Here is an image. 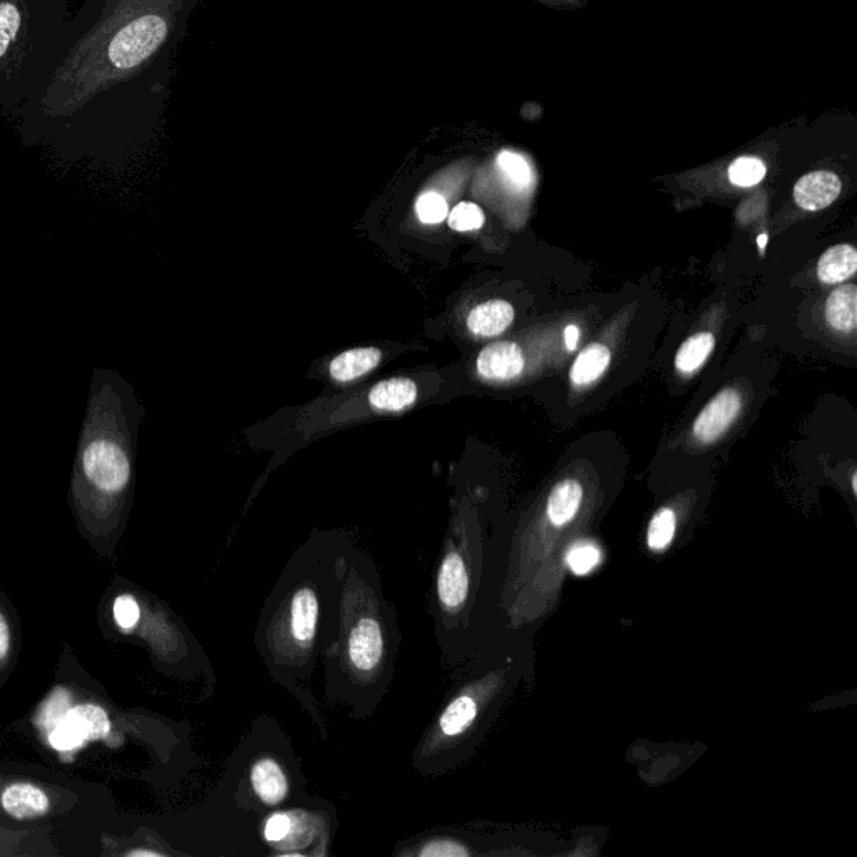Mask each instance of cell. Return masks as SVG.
Wrapping results in <instances>:
<instances>
[{
	"label": "cell",
	"mask_w": 857,
	"mask_h": 857,
	"mask_svg": "<svg viewBox=\"0 0 857 857\" xmlns=\"http://www.w3.org/2000/svg\"><path fill=\"white\" fill-rule=\"evenodd\" d=\"M767 233H760L759 237H757V245H759L760 253L765 252V247H767Z\"/></svg>",
	"instance_id": "cell-32"
},
{
	"label": "cell",
	"mask_w": 857,
	"mask_h": 857,
	"mask_svg": "<svg viewBox=\"0 0 857 857\" xmlns=\"http://www.w3.org/2000/svg\"><path fill=\"white\" fill-rule=\"evenodd\" d=\"M566 349L575 350L580 342V329L576 325H568L565 330Z\"/></svg>",
	"instance_id": "cell-31"
},
{
	"label": "cell",
	"mask_w": 857,
	"mask_h": 857,
	"mask_svg": "<svg viewBox=\"0 0 857 857\" xmlns=\"http://www.w3.org/2000/svg\"><path fill=\"white\" fill-rule=\"evenodd\" d=\"M714 347L715 337L710 332H698L688 337L675 355V367L682 374H693L707 362Z\"/></svg>",
	"instance_id": "cell-20"
},
{
	"label": "cell",
	"mask_w": 857,
	"mask_h": 857,
	"mask_svg": "<svg viewBox=\"0 0 857 857\" xmlns=\"http://www.w3.org/2000/svg\"><path fill=\"white\" fill-rule=\"evenodd\" d=\"M857 270V252L852 245H836L822 253L817 263V277L822 283L836 285L851 278Z\"/></svg>",
	"instance_id": "cell-16"
},
{
	"label": "cell",
	"mask_w": 857,
	"mask_h": 857,
	"mask_svg": "<svg viewBox=\"0 0 857 857\" xmlns=\"http://www.w3.org/2000/svg\"><path fill=\"white\" fill-rule=\"evenodd\" d=\"M384 655V633L380 621L370 615L357 616L345 642V657L350 670L359 677H370L379 672Z\"/></svg>",
	"instance_id": "cell-4"
},
{
	"label": "cell",
	"mask_w": 857,
	"mask_h": 857,
	"mask_svg": "<svg viewBox=\"0 0 857 857\" xmlns=\"http://www.w3.org/2000/svg\"><path fill=\"white\" fill-rule=\"evenodd\" d=\"M320 603L312 586H300L283 610L277 642L288 655H303L314 645L319 627Z\"/></svg>",
	"instance_id": "cell-3"
},
{
	"label": "cell",
	"mask_w": 857,
	"mask_h": 857,
	"mask_svg": "<svg viewBox=\"0 0 857 857\" xmlns=\"http://www.w3.org/2000/svg\"><path fill=\"white\" fill-rule=\"evenodd\" d=\"M478 717V704L471 695H459L447 705L437 720V735L454 739L464 734Z\"/></svg>",
	"instance_id": "cell-17"
},
{
	"label": "cell",
	"mask_w": 857,
	"mask_h": 857,
	"mask_svg": "<svg viewBox=\"0 0 857 857\" xmlns=\"http://www.w3.org/2000/svg\"><path fill=\"white\" fill-rule=\"evenodd\" d=\"M765 173L767 168L764 161L755 156H742L730 165L729 180L732 181V185L750 188V186L759 185L760 181L764 180Z\"/></svg>",
	"instance_id": "cell-22"
},
{
	"label": "cell",
	"mask_w": 857,
	"mask_h": 857,
	"mask_svg": "<svg viewBox=\"0 0 857 857\" xmlns=\"http://www.w3.org/2000/svg\"><path fill=\"white\" fill-rule=\"evenodd\" d=\"M742 409V397L735 389H724L700 412L693 424V436L702 444H710L724 436Z\"/></svg>",
	"instance_id": "cell-6"
},
{
	"label": "cell",
	"mask_w": 857,
	"mask_h": 857,
	"mask_svg": "<svg viewBox=\"0 0 857 857\" xmlns=\"http://www.w3.org/2000/svg\"><path fill=\"white\" fill-rule=\"evenodd\" d=\"M498 166L504 178L518 190L529 188L533 183V171L523 156L513 151H503L498 156Z\"/></svg>",
	"instance_id": "cell-21"
},
{
	"label": "cell",
	"mask_w": 857,
	"mask_h": 857,
	"mask_svg": "<svg viewBox=\"0 0 857 857\" xmlns=\"http://www.w3.org/2000/svg\"><path fill=\"white\" fill-rule=\"evenodd\" d=\"M293 829H295V826H293L292 817L280 812V814H273V816L268 819L267 824H265V831H263V834H265V839H267L268 842H275V844H278V842L285 841V839L292 834Z\"/></svg>",
	"instance_id": "cell-28"
},
{
	"label": "cell",
	"mask_w": 857,
	"mask_h": 857,
	"mask_svg": "<svg viewBox=\"0 0 857 857\" xmlns=\"http://www.w3.org/2000/svg\"><path fill=\"white\" fill-rule=\"evenodd\" d=\"M253 791L267 806H278L288 794L287 775L277 760L265 757L253 764L250 772Z\"/></svg>",
	"instance_id": "cell-10"
},
{
	"label": "cell",
	"mask_w": 857,
	"mask_h": 857,
	"mask_svg": "<svg viewBox=\"0 0 857 857\" xmlns=\"http://www.w3.org/2000/svg\"><path fill=\"white\" fill-rule=\"evenodd\" d=\"M826 320L832 329L852 334L857 327L856 285H842L829 295L826 302Z\"/></svg>",
	"instance_id": "cell-15"
},
{
	"label": "cell",
	"mask_w": 857,
	"mask_h": 857,
	"mask_svg": "<svg viewBox=\"0 0 857 857\" xmlns=\"http://www.w3.org/2000/svg\"><path fill=\"white\" fill-rule=\"evenodd\" d=\"M514 308L504 300L479 303L467 315V329L478 337H496L513 324Z\"/></svg>",
	"instance_id": "cell-11"
},
{
	"label": "cell",
	"mask_w": 857,
	"mask_h": 857,
	"mask_svg": "<svg viewBox=\"0 0 857 857\" xmlns=\"http://www.w3.org/2000/svg\"><path fill=\"white\" fill-rule=\"evenodd\" d=\"M419 854L427 857H459L467 856L469 852H467L464 847L456 844V842L436 841L431 842V844H427L426 847H422Z\"/></svg>",
	"instance_id": "cell-29"
},
{
	"label": "cell",
	"mask_w": 857,
	"mask_h": 857,
	"mask_svg": "<svg viewBox=\"0 0 857 857\" xmlns=\"http://www.w3.org/2000/svg\"><path fill=\"white\" fill-rule=\"evenodd\" d=\"M2 806L9 816L19 821L42 817L49 811V799L39 787L19 782L7 787L2 796Z\"/></svg>",
	"instance_id": "cell-12"
},
{
	"label": "cell",
	"mask_w": 857,
	"mask_h": 857,
	"mask_svg": "<svg viewBox=\"0 0 857 857\" xmlns=\"http://www.w3.org/2000/svg\"><path fill=\"white\" fill-rule=\"evenodd\" d=\"M111 729V722L101 707L79 705L69 710L51 734V745L59 752L76 749L84 742L103 739Z\"/></svg>",
	"instance_id": "cell-5"
},
{
	"label": "cell",
	"mask_w": 857,
	"mask_h": 857,
	"mask_svg": "<svg viewBox=\"0 0 857 857\" xmlns=\"http://www.w3.org/2000/svg\"><path fill=\"white\" fill-rule=\"evenodd\" d=\"M469 591V575L461 555L456 551L447 553L437 571V596L441 605L456 611L464 605Z\"/></svg>",
	"instance_id": "cell-9"
},
{
	"label": "cell",
	"mask_w": 857,
	"mask_h": 857,
	"mask_svg": "<svg viewBox=\"0 0 857 857\" xmlns=\"http://www.w3.org/2000/svg\"><path fill=\"white\" fill-rule=\"evenodd\" d=\"M416 213L419 220L426 225H439L449 215V206L444 196L434 191H427L416 201Z\"/></svg>",
	"instance_id": "cell-24"
},
{
	"label": "cell",
	"mask_w": 857,
	"mask_h": 857,
	"mask_svg": "<svg viewBox=\"0 0 857 857\" xmlns=\"http://www.w3.org/2000/svg\"><path fill=\"white\" fill-rule=\"evenodd\" d=\"M476 369L483 379H516L524 369V354L514 342H496L481 350Z\"/></svg>",
	"instance_id": "cell-7"
},
{
	"label": "cell",
	"mask_w": 857,
	"mask_h": 857,
	"mask_svg": "<svg viewBox=\"0 0 857 857\" xmlns=\"http://www.w3.org/2000/svg\"><path fill=\"white\" fill-rule=\"evenodd\" d=\"M417 399V385L411 379L382 380L369 392L370 406L375 411L401 412Z\"/></svg>",
	"instance_id": "cell-13"
},
{
	"label": "cell",
	"mask_w": 857,
	"mask_h": 857,
	"mask_svg": "<svg viewBox=\"0 0 857 857\" xmlns=\"http://www.w3.org/2000/svg\"><path fill=\"white\" fill-rule=\"evenodd\" d=\"M852 489H854V493H857V478L856 474L852 476Z\"/></svg>",
	"instance_id": "cell-34"
},
{
	"label": "cell",
	"mask_w": 857,
	"mask_h": 857,
	"mask_svg": "<svg viewBox=\"0 0 857 857\" xmlns=\"http://www.w3.org/2000/svg\"><path fill=\"white\" fill-rule=\"evenodd\" d=\"M568 566L576 575H586L600 563V550L595 544L578 543L571 548L570 553L566 556Z\"/></svg>",
	"instance_id": "cell-26"
},
{
	"label": "cell",
	"mask_w": 857,
	"mask_h": 857,
	"mask_svg": "<svg viewBox=\"0 0 857 857\" xmlns=\"http://www.w3.org/2000/svg\"><path fill=\"white\" fill-rule=\"evenodd\" d=\"M677 528V519L672 509L663 508L653 516L648 528V546L655 551H662L672 543Z\"/></svg>",
	"instance_id": "cell-23"
},
{
	"label": "cell",
	"mask_w": 857,
	"mask_h": 857,
	"mask_svg": "<svg viewBox=\"0 0 857 857\" xmlns=\"http://www.w3.org/2000/svg\"><path fill=\"white\" fill-rule=\"evenodd\" d=\"M841 190L842 183L839 176L831 171H814L797 181L794 186V200L802 210H824L837 200Z\"/></svg>",
	"instance_id": "cell-8"
},
{
	"label": "cell",
	"mask_w": 857,
	"mask_h": 857,
	"mask_svg": "<svg viewBox=\"0 0 857 857\" xmlns=\"http://www.w3.org/2000/svg\"><path fill=\"white\" fill-rule=\"evenodd\" d=\"M69 0H0V114L19 118L61 56Z\"/></svg>",
	"instance_id": "cell-2"
},
{
	"label": "cell",
	"mask_w": 857,
	"mask_h": 857,
	"mask_svg": "<svg viewBox=\"0 0 857 857\" xmlns=\"http://www.w3.org/2000/svg\"><path fill=\"white\" fill-rule=\"evenodd\" d=\"M611 350L605 344H591L581 350L570 370L571 384L590 385L610 367Z\"/></svg>",
	"instance_id": "cell-18"
},
{
	"label": "cell",
	"mask_w": 857,
	"mask_h": 857,
	"mask_svg": "<svg viewBox=\"0 0 857 857\" xmlns=\"http://www.w3.org/2000/svg\"><path fill=\"white\" fill-rule=\"evenodd\" d=\"M9 648H11V630H9L6 618L0 613V660L7 657Z\"/></svg>",
	"instance_id": "cell-30"
},
{
	"label": "cell",
	"mask_w": 857,
	"mask_h": 857,
	"mask_svg": "<svg viewBox=\"0 0 857 857\" xmlns=\"http://www.w3.org/2000/svg\"><path fill=\"white\" fill-rule=\"evenodd\" d=\"M583 501V488L575 479L556 484L548 499V518L555 526H565L575 518Z\"/></svg>",
	"instance_id": "cell-19"
},
{
	"label": "cell",
	"mask_w": 857,
	"mask_h": 857,
	"mask_svg": "<svg viewBox=\"0 0 857 857\" xmlns=\"http://www.w3.org/2000/svg\"><path fill=\"white\" fill-rule=\"evenodd\" d=\"M141 0H88L72 16L56 66L19 114V136L66 163H108L138 123L139 83L170 37Z\"/></svg>",
	"instance_id": "cell-1"
},
{
	"label": "cell",
	"mask_w": 857,
	"mask_h": 857,
	"mask_svg": "<svg viewBox=\"0 0 857 857\" xmlns=\"http://www.w3.org/2000/svg\"><path fill=\"white\" fill-rule=\"evenodd\" d=\"M131 854H134V856H156V852L151 851H136L131 852Z\"/></svg>",
	"instance_id": "cell-33"
},
{
	"label": "cell",
	"mask_w": 857,
	"mask_h": 857,
	"mask_svg": "<svg viewBox=\"0 0 857 857\" xmlns=\"http://www.w3.org/2000/svg\"><path fill=\"white\" fill-rule=\"evenodd\" d=\"M446 220L452 230H479L484 225V213L478 205L469 203V201H462V203L452 208Z\"/></svg>",
	"instance_id": "cell-25"
},
{
	"label": "cell",
	"mask_w": 857,
	"mask_h": 857,
	"mask_svg": "<svg viewBox=\"0 0 857 857\" xmlns=\"http://www.w3.org/2000/svg\"><path fill=\"white\" fill-rule=\"evenodd\" d=\"M380 359L382 352L375 347L347 350L330 362V377L337 382H352L374 370Z\"/></svg>",
	"instance_id": "cell-14"
},
{
	"label": "cell",
	"mask_w": 857,
	"mask_h": 857,
	"mask_svg": "<svg viewBox=\"0 0 857 857\" xmlns=\"http://www.w3.org/2000/svg\"><path fill=\"white\" fill-rule=\"evenodd\" d=\"M114 618L124 630L133 628L139 620V606L131 595L119 596L114 603Z\"/></svg>",
	"instance_id": "cell-27"
}]
</instances>
